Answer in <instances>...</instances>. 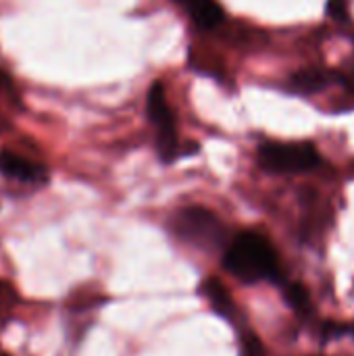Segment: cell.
Instances as JSON below:
<instances>
[{
    "instance_id": "1",
    "label": "cell",
    "mask_w": 354,
    "mask_h": 356,
    "mask_svg": "<svg viewBox=\"0 0 354 356\" xmlns=\"http://www.w3.org/2000/svg\"><path fill=\"white\" fill-rule=\"evenodd\" d=\"M223 265L238 280L255 284L277 275V252L265 236L242 232L230 244Z\"/></svg>"
},
{
    "instance_id": "2",
    "label": "cell",
    "mask_w": 354,
    "mask_h": 356,
    "mask_svg": "<svg viewBox=\"0 0 354 356\" xmlns=\"http://www.w3.org/2000/svg\"><path fill=\"white\" fill-rule=\"evenodd\" d=\"M259 165L269 173H307L321 165V154L313 142L267 140L257 152Z\"/></svg>"
},
{
    "instance_id": "3",
    "label": "cell",
    "mask_w": 354,
    "mask_h": 356,
    "mask_svg": "<svg viewBox=\"0 0 354 356\" xmlns=\"http://www.w3.org/2000/svg\"><path fill=\"white\" fill-rule=\"evenodd\" d=\"M146 117L154 127V142L163 161H173L179 154V136L175 113L167 100L165 88L161 81H154L146 94Z\"/></svg>"
},
{
    "instance_id": "4",
    "label": "cell",
    "mask_w": 354,
    "mask_h": 356,
    "mask_svg": "<svg viewBox=\"0 0 354 356\" xmlns=\"http://www.w3.org/2000/svg\"><path fill=\"white\" fill-rule=\"evenodd\" d=\"M177 229L184 238L204 244V242L215 240L221 234V223L211 211L200 209V207H192V209H186L179 213Z\"/></svg>"
},
{
    "instance_id": "5",
    "label": "cell",
    "mask_w": 354,
    "mask_h": 356,
    "mask_svg": "<svg viewBox=\"0 0 354 356\" xmlns=\"http://www.w3.org/2000/svg\"><path fill=\"white\" fill-rule=\"evenodd\" d=\"M0 173L10 179H19V181H27V184H38V181L46 179L44 165H40L23 154L8 152V150H0Z\"/></svg>"
},
{
    "instance_id": "6",
    "label": "cell",
    "mask_w": 354,
    "mask_h": 356,
    "mask_svg": "<svg viewBox=\"0 0 354 356\" xmlns=\"http://www.w3.org/2000/svg\"><path fill=\"white\" fill-rule=\"evenodd\" d=\"M200 29H215L223 23L225 15L217 0H175Z\"/></svg>"
},
{
    "instance_id": "7",
    "label": "cell",
    "mask_w": 354,
    "mask_h": 356,
    "mask_svg": "<svg viewBox=\"0 0 354 356\" xmlns=\"http://www.w3.org/2000/svg\"><path fill=\"white\" fill-rule=\"evenodd\" d=\"M330 79H332V73H325L321 69H305V71L294 73L288 83L292 92L300 96H313L325 90L330 86Z\"/></svg>"
},
{
    "instance_id": "8",
    "label": "cell",
    "mask_w": 354,
    "mask_h": 356,
    "mask_svg": "<svg viewBox=\"0 0 354 356\" xmlns=\"http://www.w3.org/2000/svg\"><path fill=\"white\" fill-rule=\"evenodd\" d=\"M204 294L209 296V300L215 305V309L217 311H230V307H232V300H230V296H227V292L223 290V286L219 284V282H207L204 284Z\"/></svg>"
},
{
    "instance_id": "9",
    "label": "cell",
    "mask_w": 354,
    "mask_h": 356,
    "mask_svg": "<svg viewBox=\"0 0 354 356\" xmlns=\"http://www.w3.org/2000/svg\"><path fill=\"white\" fill-rule=\"evenodd\" d=\"M242 356H265V348L257 336L248 334L242 338Z\"/></svg>"
},
{
    "instance_id": "10",
    "label": "cell",
    "mask_w": 354,
    "mask_h": 356,
    "mask_svg": "<svg viewBox=\"0 0 354 356\" xmlns=\"http://www.w3.org/2000/svg\"><path fill=\"white\" fill-rule=\"evenodd\" d=\"M288 298H290V302H292L296 309H303V307H307V305H309V298H307L305 290H303V288H298V286H290V290H288Z\"/></svg>"
},
{
    "instance_id": "11",
    "label": "cell",
    "mask_w": 354,
    "mask_h": 356,
    "mask_svg": "<svg viewBox=\"0 0 354 356\" xmlns=\"http://www.w3.org/2000/svg\"><path fill=\"white\" fill-rule=\"evenodd\" d=\"M0 92H2V94H15L13 81H10V77H8L4 71H0Z\"/></svg>"
},
{
    "instance_id": "12",
    "label": "cell",
    "mask_w": 354,
    "mask_h": 356,
    "mask_svg": "<svg viewBox=\"0 0 354 356\" xmlns=\"http://www.w3.org/2000/svg\"><path fill=\"white\" fill-rule=\"evenodd\" d=\"M342 77V81L348 86V88H353L354 90V56H353V67H351V71L348 73H344V75H340Z\"/></svg>"
}]
</instances>
